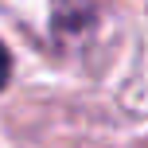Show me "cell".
<instances>
[{"mask_svg": "<svg viewBox=\"0 0 148 148\" xmlns=\"http://www.w3.org/2000/svg\"><path fill=\"white\" fill-rule=\"evenodd\" d=\"M8 74H12V59H8V51H4V47H0V90H4Z\"/></svg>", "mask_w": 148, "mask_h": 148, "instance_id": "cell-1", "label": "cell"}]
</instances>
